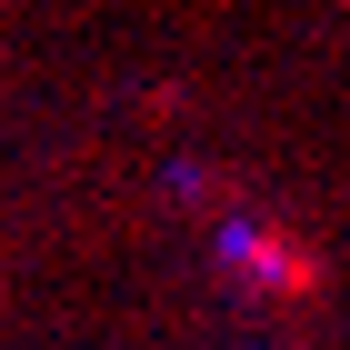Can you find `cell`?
I'll list each match as a JSON object with an SVG mask.
<instances>
[{"mask_svg":"<svg viewBox=\"0 0 350 350\" xmlns=\"http://www.w3.org/2000/svg\"><path fill=\"white\" fill-rule=\"evenodd\" d=\"M220 260L250 270V291H270V300H310L321 291V260L300 241H280V230H260V220H220Z\"/></svg>","mask_w":350,"mask_h":350,"instance_id":"obj_1","label":"cell"}]
</instances>
